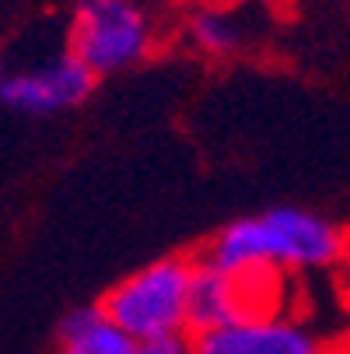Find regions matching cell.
I'll use <instances>...</instances> for the list:
<instances>
[{"mask_svg":"<svg viewBox=\"0 0 350 354\" xmlns=\"http://www.w3.org/2000/svg\"><path fill=\"white\" fill-rule=\"evenodd\" d=\"M193 354H326V347L305 323L273 309L193 333Z\"/></svg>","mask_w":350,"mask_h":354,"instance_id":"obj_5","label":"cell"},{"mask_svg":"<svg viewBox=\"0 0 350 354\" xmlns=\"http://www.w3.org/2000/svg\"><path fill=\"white\" fill-rule=\"evenodd\" d=\"M140 354H193V333L175 330L162 337H147L140 340Z\"/></svg>","mask_w":350,"mask_h":354,"instance_id":"obj_9","label":"cell"},{"mask_svg":"<svg viewBox=\"0 0 350 354\" xmlns=\"http://www.w3.org/2000/svg\"><path fill=\"white\" fill-rule=\"evenodd\" d=\"M196 4H200V8H224V11H228V8L242 4V0H196Z\"/></svg>","mask_w":350,"mask_h":354,"instance_id":"obj_10","label":"cell"},{"mask_svg":"<svg viewBox=\"0 0 350 354\" xmlns=\"http://www.w3.org/2000/svg\"><path fill=\"white\" fill-rule=\"evenodd\" d=\"M60 354H140V340L130 337L102 306H95L64 319Z\"/></svg>","mask_w":350,"mask_h":354,"instance_id":"obj_7","label":"cell"},{"mask_svg":"<svg viewBox=\"0 0 350 354\" xmlns=\"http://www.w3.org/2000/svg\"><path fill=\"white\" fill-rule=\"evenodd\" d=\"M343 257V228L302 207H273L260 218L231 221L211 245V267L242 277L322 270Z\"/></svg>","mask_w":350,"mask_h":354,"instance_id":"obj_1","label":"cell"},{"mask_svg":"<svg viewBox=\"0 0 350 354\" xmlns=\"http://www.w3.org/2000/svg\"><path fill=\"white\" fill-rule=\"evenodd\" d=\"M273 291H277V277H242V274L217 270L211 263H193L186 326L189 333H204L242 316L273 313V306L263 301Z\"/></svg>","mask_w":350,"mask_h":354,"instance_id":"obj_4","label":"cell"},{"mask_svg":"<svg viewBox=\"0 0 350 354\" xmlns=\"http://www.w3.org/2000/svg\"><path fill=\"white\" fill-rule=\"evenodd\" d=\"M189 281H193V263L179 257H165L119 281L102 301V309L137 340L175 333V330L189 333L186 326Z\"/></svg>","mask_w":350,"mask_h":354,"instance_id":"obj_3","label":"cell"},{"mask_svg":"<svg viewBox=\"0 0 350 354\" xmlns=\"http://www.w3.org/2000/svg\"><path fill=\"white\" fill-rule=\"evenodd\" d=\"M155 49V28L133 0H81L70 25V57L95 77L144 64Z\"/></svg>","mask_w":350,"mask_h":354,"instance_id":"obj_2","label":"cell"},{"mask_svg":"<svg viewBox=\"0 0 350 354\" xmlns=\"http://www.w3.org/2000/svg\"><path fill=\"white\" fill-rule=\"evenodd\" d=\"M273 4H277V0H273Z\"/></svg>","mask_w":350,"mask_h":354,"instance_id":"obj_11","label":"cell"},{"mask_svg":"<svg viewBox=\"0 0 350 354\" xmlns=\"http://www.w3.org/2000/svg\"><path fill=\"white\" fill-rule=\"evenodd\" d=\"M189 39L207 57H231L242 46V32L224 8H200L189 18Z\"/></svg>","mask_w":350,"mask_h":354,"instance_id":"obj_8","label":"cell"},{"mask_svg":"<svg viewBox=\"0 0 350 354\" xmlns=\"http://www.w3.org/2000/svg\"><path fill=\"white\" fill-rule=\"evenodd\" d=\"M95 81L98 77L81 60H74L67 53L49 64H39L32 71L8 74L0 81V98H4V106H11L18 113L49 116V113H64V109L81 106L91 95Z\"/></svg>","mask_w":350,"mask_h":354,"instance_id":"obj_6","label":"cell"}]
</instances>
